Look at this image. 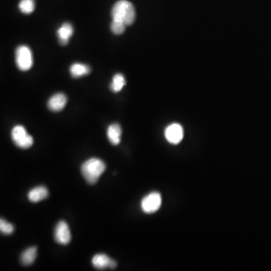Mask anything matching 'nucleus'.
I'll use <instances>...</instances> for the list:
<instances>
[{
	"instance_id": "f257e3e1",
	"label": "nucleus",
	"mask_w": 271,
	"mask_h": 271,
	"mask_svg": "<svg viewBox=\"0 0 271 271\" xmlns=\"http://www.w3.org/2000/svg\"><path fill=\"white\" fill-rule=\"evenodd\" d=\"M112 21H120L126 26L133 24L136 19V10L131 2L127 0H119L112 9Z\"/></svg>"
},
{
	"instance_id": "f8f14e48",
	"label": "nucleus",
	"mask_w": 271,
	"mask_h": 271,
	"mask_svg": "<svg viewBox=\"0 0 271 271\" xmlns=\"http://www.w3.org/2000/svg\"><path fill=\"white\" fill-rule=\"evenodd\" d=\"M48 196V189L44 186H38L31 189L28 193L29 201L32 203H38L47 198Z\"/></svg>"
},
{
	"instance_id": "423d86ee",
	"label": "nucleus",
	"mask_w": 271,
	"mask_h": 271,
	"mask_svg": "<svg viewBox=\"0 0 271 271\" xmlns=\"http://www.w3.org/2000/svg\"><path fill=\"white\" fill-rule=\"evenodd\" d=\"M165 136L168 143L170 144H179L184 137L183 127L179 124H171L165 129Z\"/></svg>"
},
{
	"instance_id": "2eb2a0df",
	"label": "nucleus",
	"mask_w": 271,
	"mask_h": 271,
	"mask_svg": "<svg viewBox=\"0 0 271 271\" xmlns=\"http://www.w3.org/2000/svg\"><path fill=\"white\" fill-rule=\"evenodd\" d=\"M126 82L125 78L121 73H117L112 78V82L111 83L110 88L114 93H118L125 87Z\"/></svg>"
},
{
	"instance_id": "4468645a",
	"label": "nucleus",
	"mask_w": 271,
	"mask_h": 271,
	"mask_svg": "<svg viewBox=\"0 0 271 271\" xmlns=\"http://www.w3.org/2000/svg\"><path fill=\"white\" fill-rule=\"evenodd\" d=\"M36 256H37V248L35 247H30L22 253L21 261L23 265L28 266L34 262Z\"/></svg>"
},
{
	"instance_id": "dca6fc26",
	"label": "nucleus",
	"mask_w": 271,
	"mask_h": 271,
	"mask_svg": "<svg viewBox=\"0 0 271 271\" xmlns=\"http://www.w3.org/2000/svg\"><path fill=\"white\" fill-rule=\"evenodd\" d=\"M35 7L36 5H35L34 0H21L18 5V8L21 12L25 15L33 13L35 10Z\"/></svg>"
},
{
	"instance_id": "9b49d317",
	"label": "nucleus",
	"mask_w": 271,
	"mask_h": 271,
	"mask_svg": "<svg viewBox=\"0 0 271 271\" xmlns=\"http://www.w3.org/2000/svg\"><path fill=\"white\" fill-rule=\"evenodd\" d=\"M122 133V127L119 124H112L107 129V137L113 146H118L120 143Z\"/></svg>"
},
{
	"instance_id": "6e6552de",
	"label": "nucleus",
	"mask_w": 271,
	"mask_h": 271,
	"mask_svg": "<svg viewBox=\"0 0 271 271\" xmlns=\"http://www.w3.org/2000/svg\"><path fill=\"white\" fill-rule=\"evenodd\" d=\"M67 103V97L63 93H58L50 97L48 102V107L52 112H61Z\"/></svg>"
},
{
	"instance_id": "a211bd4d",
	"label": "nucleus",
	"mask_w": 271,
	"mask_h": 271,
	"mask_svg": "<svg viewBox=\"0 0 271 271\" xmlns=\"http://www.w3.org/2000/svg\"><path fill=\"white\" fill-rule=\"evenodd\" d=\"M126 25L120 21H112L111 23V30L115 35H121L125 32Z\"/></svg>"
},
{
	"instance_id": "f3484780",
	"label": "nucleus",
	"mask_w": 271,
	"mask_h": 271,
	"mask_svg": "<svg viewBox=\"0 0 271 271\" xmlns=\"http://www.w3.org/2000/svg\"><path fill=\"white\" fill-rule=\"evenodd\" d=\"M0 230L3 234H12L15 230V227H14L12 224L6 222L5 219H1V220H0Z\"/></svg>"
},
{
	"instance_id": "7ed1b4c3",
	"label": "nucleus",
	"mask_w": 271,
	"mask_h": 271,
	"mask_svg": "<svg viewBox=\"0 0 271 271\" xmlns=\"http://www.w3.org/2000/svg\"><path fill=\"white\" fill-rule=\"evenodd\" d=\"M15 62L20 70L28 71L33 65V53L26 45H20L15 51Z\"/></svg>"
},
{
	"instance_id": "9d476101",
	"label": "nucleus",
	"mask_w": 271,
	"mask_h": 271,
	"mask_svg": "<svg viewBox=\"0 0 271 271\" xmlns=\"http://www.w3.org/2000/svg\"><path fill=\"white\" fill-rule=\"evenodd\" d=\"M74 33V29L71 23H64L61 25V27L57 31L58 41L62 45H66L69 42V39Z\"/></svg>"
},
{
	"instance_id": "f03ea898",
	"label": "nucleus",
	"mask_w": 271,
	"mask_h": 271,
	"mask_svg": "<svg viewBox=\"0 0 271 271\" xmlns=\"http://www.w3.org/2000/svg\"><path fill=\"white\" fill-rule=\"evenodd\" d=\"M105 164L102 160L93 158L87 160L82 165L81 171L86 182L89 184L94 185L105 172Z\"/></svg>"
},
{
	"instance_id": "ddd939ff",
	"label": "nucleus",
	"mask_w": 271,
	"mask_h": 271,
	"mask_svg": "<svg viewBox=\"0 0 271 271\" xmlns=\"http://www.w3.org/2000/svg\"><path fill=\"white\" fill-rule=\"evenodd\" d=\"M69 72L72 77L78 79L88 75L90 72V66L82 63H75L71 65Z\"/></svg>"
},
{
	"instance_id": "1a4fd4ad",
	"label": "nucleus",
	"mask_w": 271,
	"mask_h": 271,
	"mask_svg": "<svg viewBox=\"0 0 271 271\" xmlns=\"http://www.w3.org/2000/svg\"><path fill=\"white\" fill-rule=\"evenodd\" d=\"M92 265L97 269L103 270L105 268H116V261L109 258L108 255L105 254H97L94 255L92 258Z\"/></svg>"
},
{
	"instance_id": "39448f33",
	"label": "nucleus",
	"mask_w": 271,
	"mask_h": 271,
	"mask_svg": "<svg viewBox=\"0 0 271 271\" xmlns=\"http://www.w3.org/2000/svg\"><path fill=\"white\" fill-rule=\"evenodd\" d=\"M162 204V198L160 193L151 192L146 196L141 201L142 210L145 213L151 214L157 212Z\"/></svg>"
},
{
	"instance_id": "20e7f679",
	"label": "nucleus",
	"mask_w": 271,
	"mask_h": 271,
	"mask_svg": "<svg viewBox=\"0 0 271 271\" xmlns=\"http://www.w3.org/2000/svg\"><path fill=\"white\" fill-rule=\"evenodd\" d=\"M12 139L17 146L21 148H29L33 145V138L26 132L24 126L16 125L12 130Z\"/></svg>"
},
{
	"instance_id": "0eeeda50",
	"label": "nucleus",
	"mask_w": 271,
	"mask_h": 271,
	"mask_svg": "<svg viewBox=\"0 0 271 271\" xmlns=\"http://www.w3.org/2000/svg\"><path fill=\"white\" fill-rule=\"evenodd\" d=\"M71 232L67 223L64 221L58 222L54 230V239L61 245H67L71 240Z\"/></svg>"
}]
</instances>
